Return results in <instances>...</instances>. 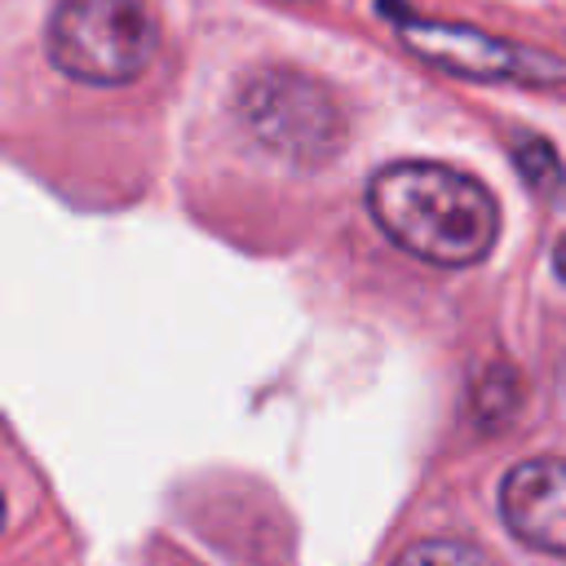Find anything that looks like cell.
Wrapping results in <instances>:
<instances>
[{
    "label": "cell",
    "mask_w": 566,
    "mask_h": 566,
    "mask_svg": "<svg viewBox=\"0 0 566 566\" xmlns=\"http://www.w3.org/2000/svg\"><path fill=\"white\" fill-rule=\"evenodd\" d=\"M376 230L416 261L464 270L491 256L500 239V203L473 177L442 159H394L367 181Z\"/></svg>",
    "instance_id": "6da1fadb"
},
{
    "label": "cell",
    "mask_w": 566,
    "mask_h": 566,
    "mask_svg": "<svg viewBox=\"0 0 566 566\" xmlns=\"http://www.w3.org/2000/svg\"><path fill=\"white\" fill-rule=\"evenodd\" d=\"M243 133L283 164L323 168L349 142V115L336 88L296 66H265L234 93Z\"/></svg>",
    "instance_id": "7a4b0ae2"
},
{
    "label": "cell",
    "mask_w": 566,
    "mask_h": 566,
    "mask_svg": "<svg viewBox=\"0 0 566 566\" xmlns=\"http://www.w3.org/2000/svg\"><path fill=\"white\" fill-rule=\"evenodd\" d=\"M49 62L88 88H119L146 75L159 53V18L146 0H57L44 31Z\"/></svg>",
    "instance_id": "3957f363"
},
{
    "label": "cell",
    "mask_w": 566,
    "mask_h": 566,
    "mask_svg": "<svg viewBox=\"0 0 566 566\" xmlns=\"http://www.w3.org/2000/svg\"><path fill=\"white\" fill-rule=\"evenodd\" d=\"M394 27L407 53H416L420 62L455 80H473V84H562L566 80V62L553 57L548 49L513 44L504 35H486L464 22L416 18L394 9Z\"/></svg>",
    "instance_id": "277c9868"
},
{
    "label": "cell",
    "mask_w": 566,
    "mask_h": 566,
    "mask_svg": "<svg viewBox=\"0 0 566 566\" xmlns=\"http://www.w3.org/2000/svg\"><path fill=\"white\" fill-rule=\"evenodd\" d=\"M500 513L522 544L566 557V460L539 455L513 464L500 482Z\"/></svg>",
    "instance_id": "5b68a950"
},
{
    "label": "cell",
    "mask_w": 566,
    "mask_h": 566,
    "mask_svg": "<svg viewBox=\"0 0 566 566\" xmlns=\"http://www.w3.org/2000/svg\"><path fill=\"white\" fill-rule=\"evenodd\" d=\"M513 164H517L522 181H526L531 190H539V195H553V190L566 181L557 150H553L539 133H517V142H513Z\"/></svg>",
    "instance_id": "8992f818"
},
{
    "label": "cell",
    "mask_w": 566,
    "mask_h": 566,
    "mask_svg": "<svg viewBox=\"0 0 566 566\" xmlns=\"http://www.w3.org/2000/svg\"><path fill=\"white\" fill-rule=\"evenodd\" d=\"M394 566H495V562L482 548L464 544V539H442L438 535V539H420V544L402 548Z\"/></svg>",
    "instance_id": "52a82bcc"
},
{
    "label": "cell",
    "mask_w": 566,
    "mask_h": 566,
    "mask_svg": "<svg viewBox=\"0 0 566 566\" xmlns=\"http://www.w3.org/2000/svg\"><path fill=\"white\" fill-rule=\"evenodd\" d=\"M513 402H517V380H513V371H509V367H491L486 380L478 385V411H482L486 420H504V416L513 411Z\"/></svg>",
    "instance_id": "ba28073f"
},
{
    "label": "cell",
    "mask_w": 566,
    "mask_h": 566,
    "mask_svg": "<svg viewBox=\"0 0 566 566\" xmlns=\"http://www.w3.org/2000/svg\"><path fill=\"white\" fill-rule=\"evenodd\" d=\"M553 270H557V279L566 283V234H562L557 248H553Z\"/></svg>",
    "instance_id": "9c48e42d"
}]
</instances>
